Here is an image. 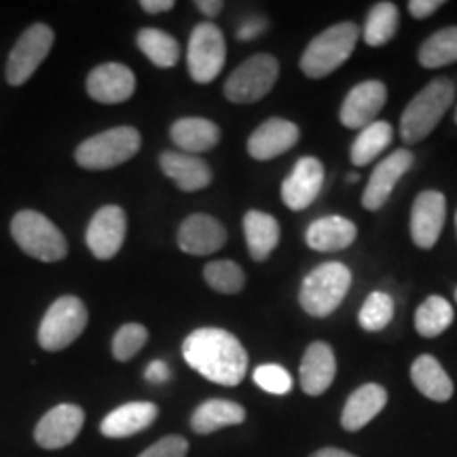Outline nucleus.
Instances as JSON below:
<instances>
[{"label":"nucleus","instance_id":"a211bd4d","mask_svg":"<svg viewBox=\"0 0 457 457\" xmlns=\"http://www.w3.org/2000/svg\"><path fill=\"white\" fill-rule=\"evenodd\" d=\"M301 131L293 121L273 117L261 123L248 138V155L256 162H270L288 153L299 142Z\"/></svg>","mask_w":457,"mask_h":457},{"label":"nucleus","instance_id":"09e8293b","mask_svg":"<svg viewBox=\"0 0 457 457\" xmlns=\"http://www.w3.org/2000/svg\"><path fill=\"white\" fill-rule=\"evenodd\" d=\"M455 299H457V288H455Z\"/></svg>","mask_w":457,"mask_h":457},{"label":"nucleus","instance_id":"f03ea898","mask_svg":"<svg viewBox=\"0 0 457 457\" xmlns=\"http://www.w3.org/2000/svg\"><path fill=\"white\" fill-rule=\"evenodd\" d=\"M455 100V85L449 79H434L404 108L400 117V138L417 145L432 134Z\"/></svg>","mask_w":457,"mask_h":457},{"label":"nucleus","instance_id":"ea45409f","mask_svg":"<svg viewBox=\"0 0 457 457\" xmlns=\"http://www.w3.org/2000/svg\"><path fill=\"white\" fill-rule=\"evenodd\" d=\"M267 28V21L262 20V17H250V20H245L242 26H239V41H253V38L259 37V34L265 32Z\"/></svg>","mask_w":457,"mask_h":457},{"label":"nucleus","instance_id":"1a4fd4ad","mask_svg":"<svg viewBox=\"0 0 457 457\" xmlns=\"http://www.w3.org/2000/svg\"><path fill=\"white\" fill-rule=\"evenodd\" d=\"M227 43L225 34L212 21H204L195 26L188 38L187 66L195 83H212L225 68Z\"/></svg>","mask_w":457,"mask_h":457},{"label":"nucleus","instance_id":"7c9ffc66","mask_svg":"<svg viewBox=\"0 0 457 457\" xmlns=\"http://www.w3.org/2000/svg\"><path fill=\"white\" fill-rule=\"evenodd\" d=\"M451 322H453V307L438 295L428 296L415 312V328L426 339L443 335L451 327Z\"/></svg>","mask_w":457,"mask_h":457},{"label":"nucleus","instance_id":"bb28decb","mask_svg":"<svg viewBox=\"0 0 457 457\" xmlns=\"http://www.w3.org/2000/svg\"><path fill=\"white\" fill-rule=\"evenodd\" d=\"M244 236L248 253L256 262L267 261L279 244V225L271 214L250 210L244 216Z\"/></svg>","mask_w":457,"mask_h":457},{"label":"nucleus","instance_id":"9b49d317","mask_svg":"<svg viewBox=\"0 0 457 457\" xmlns=\"http://www.w3.org/2000/svg\"><path fill=\"white\" fill-rule=\"evenodd\" d=\"M128 233V216L119 205H104L94 214L87 227V245L91 254L100 261L117 256Z\"/></svg>","mask_w":457,"mask_h":457},{"label":"nucleus","instance_id":"58836bf2","mask_svg":"<svg viewBox=\"0 0 457 457\" xmlns=\"http://www.w3.org/2000/svg\"><path fill=\"white\" fill-rule=\"evenodd\" d=\"M443 7V0H411L409 3V13L415 20H426L432 13H436V9Z\"/></svg>","mask_w":457,"mask_h":457},{"label":"nucleus","instance_id":"dca6fc26","mask_svg":"<svg viewBox=\"0 0 457 457\" xmlns=\"http://www.w3.org/2000/svg\"><path fill=\"white\" fill-rule=\"evenodd\" d=\"M387 100V87L381 81H364L353 87L343 100L339 119L347 129H364L375 123Z\"/></svg>","mask_w":457,"mask_h":457},{"label":"nucleus","instance_id":"2f4dec72","mask_svg":"<svg viewBox=\"0 0 457 457\" xmlns=\"http://www.w3.org/2000/svg\"><path fill=\"white\" fill-rule=\"evenodd\" d=\"M420 64L424 68H443L457 62V26L443 28L426 38L420 47Z\"/></svg>","mask_w":457,"mask_h":457},{"label":"nucleus","instance_id":"ddd939ff","mask_svg":"<svg viewBox=\"0 0 457 457\" xmlns=\"http://www.w3.org/2000/svg\"><path fill=\"white\" fill-rule=\"evenodd\" d=\"M324 185V165L316 157H301L293 171L282 182V202L286 208L299 210L310 208L316 202Z\"/></svg>","mask_w":457,"mask_h":457},{"label":"nucleus","instance_id":"c85d7f7f","mask_svg":"<svg viewBox=\"0 0 457 457\" xmlns=\"http://www.w3.org/2000/svg\"><path fill=\"white\" fill-rule=\"evenodd\" d=\"M394 129L390 123L386 121H375L367 125L364 129H360L358 138L353 140L350 157L353 165H369L375 162L387 146L392 145Z\"/></svg>","mask_w":457,"mask_h":457},{"label":"nucleus","instance_id":"6e6552de","mask_svg":"<svg viewBox=\"0 0 457 457\" xmlns=\"http://www.w3.org/2000/svg\"><path fill=\"white\" fill-rule=\"evenodd\" d=\"M279 64L273 55L259 54L248 57L231 72L225 83V96L233 104H254L265 98L278 81Z\"/></svg>","mask_w":457,"mask_h":457},{"label":"nucleus","instance_id":"f3484780","mask_svg":"<svg viewBox=\"0 0 457 457\" xmlns=\"http://www.w3.org/2000/svg\"><path fill=\"white\" fill-rule=\"evenodd\" d=\"M136 91V77L125 64L108 62L89 72L87 94L100 104H121Z\"/></svg>","mask_w":457,"mask_h":457},{"label":"nucleus","instance_id":"473e14b6","mask_svg":"<svg viewBox=\"0 0 457 457\" xmlns=\"http://www.w3.org/2000/svg\"><path fill=\"white\" fill-rule=\"evenodd\" d=\"M398 7L394 3H377L369 11L367 24H364L362 37L369 47H381L390 43L398 30Z\"/></svg>","mask_w":457,"mask_h":457},{"label":"nucleus","instance_id":"f257e3e1","mask_svg":"<svg viewBox=\"0 0 457 457\" xmlns=\"http://www.w3.org/2000/svg\"><path fill=\"white\" fill-rule=\"evenodd\" d=\"M182 358L212 384L233 387L244 381L248 353L236 335L222 328H197L182 343Z\"/></svg>","mask_w":457,"mask_h":457},{"label":"nucleus","instance_id":"a878e982","mask_svg":"<svg viewBox=\"0 0 457 457\" xmlns=\"http://www.w3.org/2000/svg\"><path fill=\"white\" fill-rule=\"evenodd\" d=\"M245 421V409L242 404L225 398H212L199 404L191 417V428L197 434H212L220 428L239 426Z\"/></svg>","mask_w":457,"mask_h":457},{"label":"nucleus","instance_id":"49530a36","mask_svg":"<svg viewBox=\"0 0 457 457\" xmlns=\"http://www.w3.org/2000/svg\"><path fill=\"white\" fill-rule=\"evenodd\" d=\"M455 227H457V214H455Z\"/></svg>","mask_w":457,"mask_h":457},{"label":"nucleus","instance_id":"4c0bfd02","mask_svg":"<svg viewBox=\"0 0 457 457\" xmlns=\"http://www.w3.org/2000/svg\"><path fill=\"white\" fill-rule=\"evenodd\" d=\"M188 455V441L179 434L163 436L162 441L151 445L146 451H142L138 457H187Z\"/></svg>","mask_w":457,"mask_h":457},{"label":"nucleus","instance_id":"393cba45","mask_svg":"<svg viewBox=\"0 0 457 457\" xmlns=\"http://www.w3.org/2000/svg\"><path fill=\"white\" fill-rule=\"evenodd\" d=\"M170 136L182 153L199 155V153L212 151L219 145L220 128L214 121H210V119L185 117L171 125Z\"/></svg>","mask_w":457,"mask_h":457},{"label":"nucleus","instance_id":"20e7f679","mask_svg":"<svg viewBox=\"0 0 457 457\" xmlns=\"http://www.w3.org/2000/svg\"><path fill=\"white\" fill-rule=\"evenodd\" d=\"M352 286V271L343 262L330 261L316 267L303 279L299 303L313 318H327L345 299Z\"/></svg>","mask_w":457,"mask_h":457},{"label":"nucleus","instance_id":"7ed1b4c3","mask_svg":"<svg viewBox=\"0 0 457 457\" xmlns=\"http://www.w3.org/2000/svg\"><path fill=\"white\" fill-rule=\"evenodd\" d=\"M358 26L341 21L320 32L301 55V71L310 79H324L350 60L358 43Z\"/></svg>","mask_w":457,"mask_h":457},{"label":"nucleus","instance_id":"aec40b11","mask_svg":"<svg viewBox=\"0 0 457 457\" xmlns=\"http://www.w3.org/2000/svg\"><path fill=\"white\" fill-rule=\"evenodd\" d=\"M337 375V360L335 352L328 343L316 341L305 350V356L301 360V387L310 396H320L330 387Z\"/></svg>","mask_w":457,"mask_h":457},{"label":"nucleus","instance_id":"37998d69","mask_svg":"<svg viewBox=\"0 0 457 457\" xmlns=\"http://www.w3.org/2000/svg\"><path fill=\"white\" fill-rule=\"evenodd\" d=\"M195 7H197L199 11H202V13H204L205 17H210V20H212V17L220 15L222 3H220V0H197Z\"/></svg>","mask_w":457,"mask_h":457},{"label":"nucleus","instance_id":"5701e85b","mask_svg":"<svg viewBox=\"0 0 457 457\" xmlns=\"http://www.w3.org/2000/svg\"><path fill=\"white\" fill-rule=\"evenodd\" d=\"M356 237V225L343 216H324V219L313 220L305 233L307 245L316 253H339V250L350 248Z\"/></svg>","mask_w":457,"mask_h":457},{"label":"nucleus","instance_id":"f704fd0d","mask_svg":"<svg viewBox=\"0 0 457 457\" xmlns=\"http://www.w3.org/2000/svg\"><path fill=\"white\" fill-rule=\"evenodd\" d=\"M394 320V299L386 293H370L364 301L362 310H360L358 322L360 327L369 333H377V330H384L387 324Z\"/></svg>","mask_w":457,"mask_h":457},{"label":"nucleus","instance_id":"9d476101","mask_svg":"<svg viewBox=\"0 0 457 457\" xmlns=\"http://www.w3.org/2000/svg\"><path fill=\"white\" fill-rule=\"evenodd\" d=\"M54 30L45 24H34L21 34L7 60L9 85H15V87L24 85L37 72V68L43 64L54 47Z\"/></svg>","mask_w":457,"mask_h":457},{"label":"nucleus","instance_id":"0eeeda50","mask_svg":"<svg viewBox=\"0 0 457 457\" xmlns=\"http://www.w3.org/2000/svg\"><path fill=\"white\" fill-rule=\"evenodd\" d=\"M87 327V307L79 296H60L45 313L38 327V343L43 350L60 352L72 345Z\"/></svg>","mask_w":457,"mask_h":457},{"label":"nucleus","instance_id":"79ce46f5","mask_svg":"<svg viewBox=\"0 0 457 457\" xmlns=\"http://www.w3.org/2000/svg\"><path fill=\"white\" fill-rule=\"evenodd\" d=\"M140 7L146 11V13H165V11L174 9V0H142Z\"/></svg>","mask_w":457,"mask_h":457},{"label":"nucleus","instance_id":"e433bc0d","mask_svg":"<svg viewBox=\"0 0 457 457\" xmlns=\"http://www.w3.org/2000/svg\"><path fill=\"white\" fill-rule=\"evenodd\" d=\"M253 377L254 384L261 390L276 394V396H284V394L293 390V377H290V373L284 367H279V364H261Z\"/></svg>","mask_w":457,"mask_h":457},{"label":"nucleus","instance_id":"4be33fe9","mask_svg":"<svg viewBox=\"0 0 457 457\" xmlns=\"http://www.w3.org/2000/svg\"><path fill=\"white\" fill-rule=\"evenodd\" d=\"M159 415L157 404L153 403H128L111 411L100 424V432L106 438H128L155 424Z\"/></svg>","mask_w":457,"mask_h":457},{"label":"nucleus","instance_id":"c756f323","mask_svg":"<svg viewBox=\"0 0 457 457\" xmlns=\"http://www.w3.org/2000/svg\"><path fill=\"white\" fill-rule=\"evenodd\" d=\"M138 49L157 68H171L180 60V45L168 32L157 30V28H142L136 37Z\"/></svg>","mask_w":457,"mask_h":457},{"label":"nucleus","instance_id":"a18cd8bd","mask_svg":"<svg viewBox=\"0 0 457 457\" xmlns=\"http://www.w3.org/2000/svg\"><path fill=\"white\" fill-rule=\"evenodd\" d=\"M347 180H350V182H358V174H350V176H347Z\"/></svg>","mask_w":457,"mask_h":457},{"label":"nucleus","instance_id":"412c9836","mask_svg":"<svg viewBox=\"0 0 457 457\" xmlns=\"http://www.w3.org/2000/svg\"><path fill=\"white\" fill-rule=\"evenodd\" d=\"M162 171L174 185L185 193L202 191L212 182V170L197 155H188L182 151H165L159 157Z\"/></svg>","mask_w":457,"mask_h":457},{"label":"nucleus","instance_id":"de8ad7c7","mask_svg":"<svg viewBox=\"0 0 457 457\" xmlns=\"http://www.w3.org/2000/svg\"><path fill=\"white\" fill-rule=\"evenodd\" d=\"M455 123H457V112H455Z\"/></svg>","mask_w":457,"mask_h":457},{"label":"nucleus","instance_id":"cd10ccee","mask_svg":"<svg viewBox=\"0 0 457 457\" xmlns=\"http://www.w3.org/2000/svg\"><path fill=\"white\" fill-rule=\"evenodd\" d=\"M413 386L434 403H447L453 396V381L434 356H420L411 367Z\"/></svg>","mask_w":457,"mask_h":457},{"label":"nucleus","instance_id":"c9c22d12","mask_svg":"<svg viewBox=\"0 0 457 457\" xmlns=\"http://www.w3.org/2000/svg\"><path fill=\"white\" fill-rule=\"evenodd\" d=\"M148 339V330L142 324H125L112 339V356L119 362H128L138 353Z\"/></svg>","mask_w":457,"mask_h":457},{"label":"nucleus","instance_id":"4468645a","mask_svg":"<svg viewBox=\"0 0 457 457\" xmlns=\"http://www.w3.org/2000/svg\"><path fill=\"white\" fill-rule=\"evenodd\" d=\"M447 216V202L438 191L420 193L411 210V237L417 248L430 250L436 245Z\"/></svg>","mask_w":457,"mask_h":457},{"label":"nucleus","instance_id":"a19ab883","mask_svg":"<svg viewBox=\"0 0 457 457\" xmlns=\"http://www.w3.org/2000/svg\"><path fill=\"white\" fill-rule=\"evenodd\" d=\"M170 369L168 364L162 362V360H155V362H151L145 370V379L151 381V384H163V381L170 379Z\"/></svg>","mask_w":457,"mask_h":457},{"label":"nucleus","instance_id":"72a5a7b5","mask_svg":"<svg viewBox=\"0 0 457 457\" xmlns=\"http://www.w3.org/2000/svg\"><path fill=\"white\" fill-rule=\"evenodd\" d=\"M204 279L220 295H237L245 284V273L233 261H212L205 265Z\"/></svg>","mask_w":457,"mask_h":457},{"label":"nucleus","instance_id":"39448f33","mask_svg":"<svg viewBox=\"0 0 457 457\" xmlns=\"http://www.w3.org/2000/svg\"><path fill=\"white\" fill-rule=\"evenodd\" d=\"M11 236L32 259L43 262L62 261L68 254L66 237L47 216L34 210H21L11 220Z\"/></svg>","mask_w":457,"mask_h":457},{"label":"nucleus","instance_id":"c03bdc74","mask_svg":"<svg viewBox=\"0 0 457 457\" xmlns=\"http://www.w3.org/2000/svg\"><path fill=\"white\" fill-rule=\"evenodd\" d=\"M312 457H356V455L347 453V451L337 449V447H324V449H318Z\"/></svg>","mask_w":457,"mask_h":457},{"label":"nucleus","instance_id":"b1692460","mask_svg":"<svg viewBox=\"0 0 457 457\" xmlns=\"http://www.w3.org/2000/svg\"><path fill=\"white\" fill-rule=\"evenodd\" d=\"M387 403L386 387L379 384H367L358 387L356 392L347 398L345 407L341 413V426L347 432H358L364 426L370 424L377 415L381 413Z\"/></svg>","mask_w":457,"mask_h":457},{"label":"nucleus","instance_id":"423d86ee","mask_svg":"<svg viewBox=\"0 0 457 457\" xmlns=\"http://www.w3.org/2000/svg\"><path fill=\"white\" fill-rule=\"evenodd\" d=\"M140 131L121 125L94 136L79 145L74 159L85 170H111L129 162L140 151Z\"/></svg>","mask_w":457,"mask_h":457},{"label":"nucleus","instance_id":"f8f14e48","mask_svg":"<svg viewBox=\"0 0 457 457\" xmlns=\"http://www.w3.org/2000/svg\"><path fill=\"white\" fill-rule=\"evenodd\" d=\"M83 424L85 413L81 407L68 403L57 404V407L41 417L37 430H34V441L38 443V447L47 451L64 449L74 443V438L83 430Z\"/></svg>","mask_w":457,"mask_h":457},{"label":"nucleus","instance_id":"6ab92c4d","mask_svg":"<svg viewBox=\"0 0 457 457\" xmlns=\"http://www.w3.org/2000/svg\"><path fill=\"white\" fill-rule=\"evenodd\" d=\"M227 242V231L219 220L208 214H191L179 228V245L182 253L208 256L219 253Z\"/></svg>","mask_w":457,"mask_h":457},{"label":"nucleus","instance_id":"2eb2a0df","mask_svg":"<svg viewBox=\"0 0 457 457\" xmlns=\"http://www.w3.org/2000/svg\"><path fill=\"white\" fill-rule=\"evenodd\" d=\"M413 159V153L407 151V148H398L392 155H387L384 162H379V165L373 170V174H370L369 185L362 193L364 208L370 210V212L384 208L386 202L392 195L394 187H396L398 180L411 170Z\"/></svg>","mask_w":457,"mask_h":457}]
</instances>
